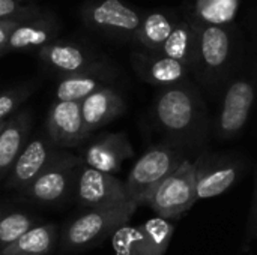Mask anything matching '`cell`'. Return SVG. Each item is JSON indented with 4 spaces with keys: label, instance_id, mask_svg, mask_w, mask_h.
I'll return each mask as SVG.
<instances>
[{
    "label": "cell",
    "instance_id": "obj_7",
    "mask_svg": "<svg viewBox=\"0 0 257 255\" xmlns=\"http://www.w3.org/2000/svg\"><path fill=\"white\" fill-rule=\"evenodd\" d=\"M84 165L83 158L65 152L60 159L50 165L38 176L24 191V197L41 204H54L62 201L75 186L80 168Z\"/></svg>",
    "mask_w": 257,
    "mask_h": 255
},
{
    "label": "cell",
    "instance_id": "obj_21",
    "mask_svg": "<svg viewBox=\"0 0 257 255\" xmlns=\"http://www.w3.org/2000/svg\"><path fill=\"white\" fill-rule=\"evenodd\" d=\"M175 20L163 12H152L143 17L142 26L136 35V39L149 51L160 53L169 36L176 27Z\"/></svg>",
    "mask_w": 257,
    "mask_h": 255
},
{
    "label": "cell",
    "instance_id": "obj_4",
    "mask_svg": "<svg viewBox=\"0 0 257 255\" xmlns=\"http://www.w3.org/2000/svg\"><path fill=\"white\" fill-rule=\"evenodd\" d=\"M197 167L185 159L175 173L161 182L146 206L163 219L178 218L197 201Z\"/></svg>",
    "mask_w": 257,
    "mask_h": 255
},
{
    "label": "cell",
    "instance_id": "obj_15",
    "mask_svg": "<svg viewBox=\"0 0 257 255\" xmlns=\"http://www.w3.org/2000/svg\"><path fill=\"white\" fill-rule=\"evenodd\" d=\"M134 150L123 132H113L98 138L84 152V164L102 173L114 174L120 170L122 162L133 158Z\"/></svg>",
    "mask_w": 257,
    "mask_h": 255
},
{
    "label": "cell",
    "instance_id": "obj_23",
    "mask_svg": "<svg viewBox=\"0 0 257 255\" xmlns=\"http://www.w3.org/2000/svg\"><path fill=\"white\" fill-rule=\"evenodd\" d=\"M104 77L99 75H66L62 77L56 86V101L63 102H83L87 96L95 93L96 90L105 87Z\"/></svg>",
    "mask_w": 257,
    "mask_h": 255
},
{
    "label": "cell",
    "instance_id": "obj_6",
    "mask_svg": "<svg viewBox=\"0 0 257 255\" xmlns=\"http://www.w3.org/2000/svg\"><path fill=\"white\" fill-rule=\"evenodd\" d=\"M197 33V68L196 72L202 75L203 81L211 83L227 71L232 59V38L226 27L203 24L191 17Z\"/></svg>",
    "mask_w": 257,
    "mask_h": 255
},
{
    "label": "cell",
    "instance_id": "obj_12",
    "mask_svg": "<svg viewBox=\"0 0 257 255\" xmlns=\"http://www.w3.org/2000/svg\"><path fill=\"white\" fill-rule=\"evenodd\" d=\"M256 93V83L248 78H238L229 84L217 120V134L220 138L232 140L241 134L248 122Z\"/></svg>",
    "mask_w": 257,
    "mask_h": 255
},
{
    "label": "cell",
    "instance_id": "obj_18",
    "mask_svg": "<svg viewBox=\"0 0 257 255\" xmlns=\"http://www.w3.org/2000/svg\"><path fill=\"white\" fill-rule=\"evenodd\" d=\"M125 111L123 98L111 87H102L81 102V114L89 134L108 125Z\"/></svg>",
    "mask_w": 257,
    "mask_h": 255
},
{
    "label": "cell",
    "instance_id": "obj_5",
    "mask_svg": "<svg viewBox=\"0 0 257 255\" xmlns=\"http://www.w3.org/2000/svg\"><path fill=\"white\" fill-rule=\"evenodd\" d=\"M173 233V224L157 216L137 227H120L111 236V245L116 255H164Z\"/></svg>",
    "mask_w": 257,
    "mask_h": 255
},
{
    "label": "cell",
    "instance_id": "obj_29",
    "mask_svg": "<svg viewBox=\"0 0 257 255\" xmlns=\"http://www.w3.org/2000/svg\"><path fill=\"white\" fill-rule=\"evenodd\" d=\"M250 234L257 236V182L254 188V197H253V204H251V212H250Z\"/></svg>",
    "mask_w": 257,
    "mask_h": 255
},
{
    "label": "cell",
    "instance_id": "obj_2",
    "mask_svg": "<svg viewBox=\"0 0 257 255\" xmlns=\"http://www.w3.org/2000/svg\"><path fill=\"white\" fill-rule=\"evenodd\" d=\"M137 204L130 201L111 207L86 210L77 216L63 231L62 245L65 251H80L98 245L107 236H113L120 227L126 225Z\"/></svg>",
    "mask_w": 257,
    "mask_h": 255
},
{
    "label": "cell",
    "instance_id": "obj_19",
    "mask_svg": "<svg viewBox=\"0 0 257 255\" xmlns=\"http://www.w3.org/2000/svg\"><path fill=\"white\" fill-rule=\"evenodd\" d=\"M158 54L184 63L190 71L197 68V33L193 23L185 18L176 23L175 30Z\"/></svg>",
    "mask_w": 257,
    "mask_h": 255
},
{
    "label": "cell",
    "instance_id": "obj_10",
    "mask_svg": "<svg viewBox=\"0 0 257 255\" xmlns=\"http://www.w3.org/2000/svg\"><path fill=\"white\" fill-rule=\"evenodd\" d=\"M83 20L110 36L136 38L143 17L120 0H95L83 8Z\"/></svg>",
    "mask_w": 257,
    "mask_h": 255
},
{
    "label": "cell",
    "instance_id": "obj_20",
    "mask_svg": "<svg viewBox=\"0 0 257 255\" xmlns=\"http://www.w3.org/2000/svg\"><path fill=\"white\" fill-rule=\"evenodd\" d=\"M57 242V227L42 224L32 227L17 242L0 251V255H50Z\"/></svg>",
    "mask_w": 257,
    "mask_h": 255
},
{
    "label": "cell",
    "instance_id": "obj_16",
    "mask_svg": "<svg viewBox=\"0 0 257 255\" xmlns=\"http://www.w3.org/2000/svg\"><path fill=\"white\" fill-rule=\"evenodd\" d=\"M133 66L140 78L154 86H175L182 83L188 74V68L167 56L158 53H137L133 56Z\"/></svg>",
    "mask_w": 257,
    "mask_h": 255
},
{
    "label": "cell",
    "instance_id": "obj_25",
    "mask_svg": "<svg viewBox=\"0 0 257 255\" xmlns=\"http://www.w3.org/2000/svg\"><path fill=\"white\" fill-rule=\"evenodd\" d=\"M32 227H35V221L26 213L14 212L3 216L0 222V251L17 242Z\"/></svg>",
    "mask_w": 257,
    "mask_h": 255
},
{
    "label": "cell",
    "instance_id": "obj_27",
    "mask_svg": "<svg viewBox=\"0 0 257 255\" xmlns=\"http://www.w3.org/2000/svg\"><path fill=\"white\" fill-rule=\"evenodd\" d=\"M39 11L36 6L26 3L24 0H0V23L26 18Z\"/></svg>",
    "mask_w": 257,
    "mask_h": 255
},
{
    "label": "cell",
    "instance_id": "obj_24",
    "mask_svg": "<svg viewBox=\"0 0 257 255\" xmlns=\"http://www.w3.org/2000/svg\"><path fill=\"white\" fill-rule=\"evenodd\" d=\"M236 12L238 0H196L190 17L203 24L226 27L235 20Z\"/></svg>",
    "mask_w": 257,
    "mask_h": 255
},
{
    "label": "cell",
    "instance_id": "obj_28",
    "mask_svg": "<svg viewBox=\"0 0 257 255\" xmlns=\"http://www.w3.org/2000/svg\"><path fill=\"white\" fill-rule=\"evenodd\" d=\"M36 12H38V11H36ZM36 12H35V14H36ZM32 15H33V14H32ZM29 17H30V15H29ZM29 17H26V18H29ZM26 18H18V20H11V21H3V23H0V57L5 56V48H6V44H8V39H9L12 30H14L21 21H24Z\"/></svg>",
    "mask_w": 257,
    "mask_h": 255
},
{
    "label": "cell",
    "instance_id": "obj_17",
    "mask_svg": "<svg viewBox=\"0 0 257 255\" xmlns=\"http://www.w3.org/2000/svg\"><path fill=\"white\" fill-rule=\"evenodd\" d=\"M32 129V114L21 110L8 119L0 132V180L6 179L15 161L24 150Z\"/></svg>",
    "mask_w": 257,
    "mask_h": 255
},
{
    "label": "cell",
    "instance_id": "obj_26",
    "mask_svg": "<svg viewBox=\"0 0 257 255\" xmlns=\"http://www.w3.org/2000/svg\"><path fill=\"white\" fill-rule=\"evenodd\" d=\"M33 84H21L0 92V122L9 119L33 93Z\"/></svg>",
    "mask_w": 257,
    "mask_h": 255
},
{
    "label": "cell",
    "instance_id": "obj_31",
    "mask_svg": "<svg viewBox=\"0 0 257 255\" xmlns=\"http://www.w3.org/2000/svg\"><path fill=\"white\" fill-rule=\"evenodd\" d=\"M2 218H3V216H2V213H0V222H2Z\"/></svg>",
    "mask_w": 257,
    "mask_h": 255
},
{
    "label": "cell",
    "instance_id": "obj_1",
    "mask_svg": "<svg viewBox=\"0 0 257 255\" xmlns=\"http://www.w3.org/2000/svg\"><path fill=\"white\" fill-rule=\"evenodd\" d=\"M154 119L173 144H199L208 132V113L203 99L191 84L184 81L161 90L155 99Z\"/></svg>",
    "mask_w": 257,
    "mask_h": 255
},
{
    "label": "cell",
    "instance_id": "obj_3",
    "mask_svg": "<svg viewBox=\"0 0 257 255\" xmlns=\"http://www.w3.org/2000/svg\"><path fill=\"white\" fill-rule=\"evenodd\" d=\"M185 161L176 146L158 144L148 149L131 168L125 188L130 201L146 206L154 191Z\"/></svg>",
    "mask_w": 257,
    "mask_h": 255
},
{
    "label": "cell",
    "instance_id": "obj_13",
    "mask_svg": "<svg viewBox=\"0 0 257 255\" xmlns=\"http://www.w3.org/2000/svg\"><path fill=\"white\" fill-rule=\"evenodd\" d=\"M47 135L63 150L83 143L90 134L87 132L83 120L81 102L56 101L48 113Z\"/></svg>",
    "mask_w": 257,
    "mask_h": 255
},
{
    "label": "cell",
    "instance_id": "obj_14",
    "mask_svg": "<svg viewBox=\"0 0 257 255\" xmlns=\"http://www.w3.org/2000/svg\"><path fill=\"white\" fill-rule=\"evenodd\" d=\"M59 32V21L54 17L48 14H41L38 11L36 14L21 21L12 30L5 48V54L12 51L41 50L42 47L56 41Z\"/></svg>",
    "mask_w": 257,
    "mask_h": 255
},
{
    "label": "cell",
    "instance_id": "obj_22",
    "mask_svg": "<svg viewBox=\"0 0 257 255\" xmlns=\"http://www.w3.org/2000/svg\"><path fill=\"white\" fill-rule=\"evenodd\" d=\"M239 168L232 164L211 167L206 171H199L197 179V200H206L224 194L238 177Z\"/></svg>",
    "mask_w": 257,
    "mask_h": 255
},
{
    "label": "cell",
    "instance_id": "obj_30",
    "mask_svg": "<svg viewBox=\"0 0 257 255\" xmlns=\"http://www.w3.org/2000/svg\"><path fill=\"white\" fill-rule=\"evenodd\" d=\"M6 123H8V119H6V120H2V122H0V132L3 131V128H5V125H6Z\"/></svg>",
    "mask_w": 257,
    "mask_h": 255
},
{
    "label": "cell",
    "instance_id": "obj_9",
    "mask_svg": "<svg viewBox=\"0 0 257 255\" xmlns=\"http://www.w3.org/2000/svg\"><path fill=\"white\" fill-rule=\"evenodd\" d=\"M75 195L78 204L86 210L130 203L125 182L117 179L114 174L98 171L86 164L78 171Z\"/></svg>",
    "mask_w": 257,
    "mask_h": 255
},
{
    "label": "cell",
    "instance_id": "obj_11",
    "mask_svg": "<svg viewBox=\"0 0 257 255\" xmlns=\"http://www.w3.org/2000/svg\"><path fill=\"white\" fill-rule=\"evenodd\" d=\"M66 150L57 147L48 135L29 141L6 177V188L24 191L38 176L63 156Z\"/></svg>",
    "mask_w": 257,
    "mask_h": 255
},
{
    "label": "cell",
    "instance_id": "obj_8",
    "mask_svg": "<svg viewBox=\"0 0 257 255\" xmlns=\"http://www.w3.org/2000/svg\"><path fill=\"white\" fill-rule=\"evenodd\" d=\"M38 56L47 68L59 72L62 77L89 74L107 78L108 75L104 62L95 53L75 42L56 39L38 50Z\"/></svg>",
    "mask_w": 257,
    "mask_h": 255
}]
</instances>
